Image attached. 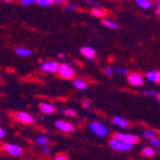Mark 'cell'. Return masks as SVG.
Here are the masks:
<instances>
[{"label":"cell","instance_id":"6da1fadb","mask_svg":"<svg viewBox=\"0 0 160 160\" xmlns=\"http://www.w3.org/2000/svg\"><path fill=\"white\" fill-rule=\"evenodd\" d=\"M110 147L114 149L115 151H130L132 149V146L133 144H130L128 142H124V141H121L119 139H111L110 140Z\"/></svg>","mask_w":160,"mask_h":160},{"label":"cell","instance_id":"7a4b0ae2","mask_svg":"<svg viewBox=\"0 0 160 160\" xmlns=\"http://www.w3.org/2000/svg\"><path fill=\"white\" fill-rule=\"evenodd\" d=\"M90 129L93 133H95L96 136L99 137H105L109 132L108 128L104 126L103 123L99 122V121H93V122L90 123Z\"/></svg>","mask_w":160,"mask_h":160},{"label":"cell","instance_id":"3957f363","mask_svg":"<svg viewBox=\"0 0 160 160\" xmlns=\"http://www.w3.org/2000/svg\"><path fill=\"white\" fill-rule=\"evenodd\" d=\"M58 73L62 78H65V80H71V78H74L75 71L71 65H68L67 63H63V64L59 65L58 67Z\"/></svg>","mask_w":160,"mask_h":160},{"label":"cell","instance_id":"277c9868","mask_svg":"<svg viewBox=\"0 0 160 160\" xmlns=\"http://www.w3.org/2000/svg\"><path fill=\"white\" fill-rule=\"evenodd\" d=\"M113 138L119 139L121 141L128 142L130 144H134L139 142V138L134 134H130V133H114L113 134Z\"/></svg>","mask_w":160,"mask_h":160},{"label":"cell","instance_id":"5b68a950","mask_svg":"<svg viewBox=\"0 0 160 160\" xmlns=\"http://www.w3.org/2000/svg\"><path fill=\"white\" fill-rule=\"evenodd\" d=\"M58 67L59 64L55 61H48V62H44L40 68L42 71L45 73H56L58 72Z\"/></svg>","mask_w":160,"mask_h":160},{"label":"cell","instance_id":"8992f818","mask_svg":"<svg viewBox=\"0 0 160 160\" xmlns=\"http://www.w3.org/2000/svg\"><path fill=\"white\" fill-rule=\"evenodd\" d=\"M3 149L8 152L9 155L13 156V157H19V156L22 155V148L17 146V144L6 143L5 146H3Z\"/></svg>","mask_w":160,"mask_h":160},{"label":"cell","instance_id":"52a82bcc","mask_svg":"<svg viewBox=\"0 0 160 160\" xmlns=\"http://www.w3.org/2000/svg\"><path fill=\"white\" fill-rule=\"evenodd\" d=\"M55 127H56L58 130L63 131V132H73L74 131V126H73L72 123L67 122V121H63V120H58L55 122Z\"/></svg>","mask_w":160,"mask_h":160},{"label":"cell","instance_id":"ba28073f","mask_svg":"<svg viewBox=\"0 0 160 160\" xmlns=\"http://www.w3.org/2000/svg\"><path fill=\"white\" fill-rule=\"evenodd\" d=\"M128 82L130 83L131 85H133V86H141V85H143V83H144L143 78H142L140 74H138V73L129 74Z\"/></svg>","mask_w":160,"mask_h":160},{"label":"cell","instance_id":"9c48e42d","mask_svg":"<svg viewBox=\"0 0 160 160\" xmlns=\"http://www.w3.org/2000/svg\"><path fill=\"white\" fill-rule=\"evenodd\" d=\"M16 119L19 122L25 123V124H32L34 123V118L27 112H17L16 113Z\"/></svg>","mask_w":160,"mask_h":160},{"label":"cell","instance_id":"30bf717a","mask_svg":"<svg viewBox=\"0 0 160 160\" xmlns=\"http://www.w3.org/2000/svg\"><path fill=\"white\" fill-rule=\"evenodd\" d=\"M81 54H82L83 56L86 57L88 59H93L95 57V51H94L92 47H88V46H85V47H82L80 49Z\"/></svg>","mask_w":160,"mask_h":160},{"label":"cell","instance_id":"8fae6325","mask_svg":"<svg viewBox=\"0 0 160 160\" xmlns=\"http://www.w3.org/2000/svg\"><path fill=\"white\" fill-rule=\"evenodd\" d=\"M39 109L44 114H53L56 111V109H55V107H54L53 104H49V103H40Z\"/></svg>","mask_w":160,"mask_h":160},{"label":"cell","instance_id":"7c38bea8","mask_svg":"<svg viewBox=\"0 0 160 160\" xmlns=\"http://www.w3.org/2000/svg\"><path fill=\"white\" fill-rule=\"evenodd\" d=\"M112 122H113V124L120 127V128H127V127L129 126V121H127L126 119L122 117H114L112 119Z\"/></svg>","mask_w":160,"mask_h":160},{"label":"cell","instance_id":"4fadbf2b","mask_svg":"<svg viewBox=\"0 0 160 160\" xmlns=\"http://www.w3.org/2000/svg\"><path fill=\"white\" fill-rule=\"evenodd\" d=\"M147 78L152 83H159L160 81V73L158 71H150L147 73Z\"/></svg>","mask_w":160,"mask_h":160},{"label":"cell","instance_id":"5bb4252c","mask_svg":"<svg viewBox=\"0 0 160 160\" xmlns=\"http://www.w3.org/2000/svg\"><path fill=\"white\" fill-rule=\"evenodd\" d=\"M136 3L144 10H149L152 7L151 0H136Z\"/></svg>","mask_w":160,"mask_h":160},{"label":"cell","instance_id":"9a60e30c","mask_svg":"<svg viewBox=\"0 0 160 160\" xmlns=\"http://www.w3.org/2000/svg\"><path fill=\"white\" fill-rule=\"evenodd\" d=\"M73 85H74L76 88H78V90H81V91H84V90L88 88V83H86L84 80H81V78H76V80H74Z\"/></svg>","mask_w":160,"mask_h":160},{"label":"cell","instance_id":"2e32d148","mask_svg":"<svg viewBox=\"0 0 160 160\" xmlns=\"http://www.w3.org/2000/svg\"><path fill=\"white\" fill-rule=\"evenodd\" d=\"M16 54L19 55V56H22V57H28L32 55V51L28 49V48H25V47H17L16 48Z\"/></svg>","mask_w":160,"mask_h":160},{"label":"cell","instance_id":"e0dca14e","mask_svg":"<svg viewBox=\"0 0 160 160\" xmlns=\"http://www.w3.org/2000/svg\"><path fill=\"white\" fill-rule=\"evenodd\" d=\"M142 136H143L144 139H152V138H156L157 136V131L152 130V129H147V130H144L142 132Z\"/></svg>","mask_w":160,"mask_h":160},{"label":"cell","instance_id":"ac0fdd59","mask_svg":"<svg viewBox=\"0 0 160 160\" xmlns=\"http://www.w3.org/2000/svg\"><path fill=\"white\" fill-rule=\"evenodd\" d=\"M35 142H36L38 146H43L44 147V146H48V143H49V139L45 136H40L35 140Z\"/></svg>","mask_w":160,"mask_h":160},{"label":"cell","instance_id":"d6986e66","mask_svg":"<svg viewBox=\"0 0 160 160\" xmlns=\"http://www.w3.org/2000/svg\"><path fill=\"white\" fill-rule=\"evenodd\" d=\"M155 153H156L155 150L152 149L151 147H144L143 149H142V155L147 158H152L155 156Z\"/></svg>","mask_w":160,"mask_h":160},{"label":"cell","instance_id":"ffe728a7","mask_svg":"<svg viewBox=\"0 0 160 160\" xmlns=\"http://www.w3.org/2000/svg\"><path fill=\"white\" fill-rule=\"evenodd\" d=\"M103 25L104 26H107L108 28H111V29H118V28H119V24H118V22H112V20H109V19H104Z\"/></svg>","mask_w":160,"mask_h":160},{"label":"cell","instance_id":"44dd1931","mask_svg":"<svg viewBox=\"0 0 160 160\" xmlns=\"http://www.w3.org/2000/svg\"><path fill=\"white\" fill-rule=\"evenodd\" d=\"M92 15L95 17H99V18H104L105 12H104L103 9H101V8H93L92 9Z\"/></svg>","mask_w":160,"mask_h":160},{"label":"cell","instance_id":"7402d4cb","mask_svg":"<svg viewBox=\"0 0 160 160\" xmlns=\"http://www.w3.org/2000/svg\"><path fill=\"white\" fill-rule=\"evenodd\" d=\"M35 2L38 3L42 7H49L51 5H53L52 0H35Z\"/></svg>","mask_w":160,"mask_h":160},{"label":"cell","instance_id":"603a6c76","mask_svg":"<svg viewBox=\"0 0 160 160\" xmlns=\"http://www.w3.org/2000/svg\"><path fill=\"white\" fill-rule=\"evenodd\" d=\"M61 112H63L67 117H75L76 115V111L74 109H66V110H61Z\"/></svg>","mask_w":160,"mask_h":160},{"label":"cell","instance_id":"cb8c5ba5","mask_svg":"<svg viewBox=\"0 0 160 160\" xmlns=\"http://www.w3.org/2000/svg\"><path fill=\"white\" fill-rule=\"evenodd\" d=\"M142 94H143V95H146V96H151V98H155V96H156V99L159 100V93H158V92H156V91H144Z\"/></svg>","mask_w":160,"mask_h":160},{"label":"cell","instance_id":"d4e9b609","mask_svg":"<svg viewBox=\"0 0 160 160\" xmlns=\"http://www.w3.org/2000/svg\"><path fill=\"white\" fill-rule=\"evenodd\" d=\"M115 71H117L118 73H120L121 75H128V73H129L128 68H124V67H117Z\"/></svg>","mask_w":160,"mask_h":160},{"label":"cell","instance_id":"484cf974","mask_svg":"<svg viewBox=\"0 0 160 160\" xmlns=\"http://www.w3.org/2000/svg\"><path fill=\"white\" fill-rule=\"evenodd\" d=\"M150 143L153 146V147H156V148H159V146H160V141H159V139L158 138H152V139H150Z\"/></svg>","mask_w":160,"mask_h":160},{"label":"cell","instance_id":"4316f807","mask_svg":"<svg viewBox=\"0 0 160 160\" xmlns=\"http://www.w3.org/2000/svg\"><path fill=\"white\" fill-rule=\"evenodd\" d=\"M65 8H66V10H68V11H73L78 8V5H76V3H67V5L65 6Z\"/></svg>","mask_w":160,"mask_h":160},{"label":"cell","instance_id":"83f0119b","mask_svg":"<svg viewBox=\"0 0 160 160\" xmlns=\"http://www.w3.org/2000/svg\"><path fill=\"white\" fill-rule=\"evenodd\" d=\"M20 1V3H22V6H32L34 5L35 2V0H19Z\"/></svg>","mask_w":160,"mask_h":160},{"label":"cell","instance_id":"f1b7e54d","mask_svg":"<svg viewBox=\"0 0 160 160\" xmlns=\"http://www.w3.org/2000/svg\"><path fill=\"white\" fill-rule=\"evenodd\" d=\"M104 72H105V74L107 75H109V76H112L113 75V68L112 67H110V66H108V67H105V69H104Z\"/></svg>","mask_w":160,"mask_h":160},{"label":"cell","instance_id":"f546056e","mask_svg":"<svg viewBox=\"0 0 160 160\" xmlns=\"http://www.w3.org/2000/svg\"><path fill=\"white\" fill-rule=\"evenodd\" d=\"M82 105H83V107H84V108H88H88L91 107V102L88 101V100H83Z\"/></svg>","mask_w":160,"mask_h":160},{"label":"cell","instance_id":"4dcf8cb0","mask_svg":"<svg viewBox=\"0 0 160 160\" xmlns=\"http://www.w3.org/2000/svg\"><path fill=\"white\" fill-rule=\"evenodd\" d=\"M54 160H68V159H67L66 156H64V155H58V156H56V157L54 158Z\"/></svg>","mask_w":160,"mask_h":160},{"label":"cell","instance_id":"1f68e13d","mask_svg":"<svg viewBox=\"0 0 160 160\" xmlns=\"http://www.w3.org/2000/svg\"><path fill=\"white\" fill-rule=\"evenodd\" d=\"M43 152H44V153H46V155L51 153V148L48 147V146H44V147H43Z\"/></svg>","mask_w":160,"mask_h":160},{"label":"cell","instance_id":"d6a6232c","mask_svg":"<svg viewBox=\"0 0 160 160\" xmlns=\"http://www.w3.org/2000/svg\"><path fill=\"white\" fill-rule=\"evenodd\" d=\"M53 3H57V5H63V3L66 2V0H52Z\"/></svg>","mask_w":160,"mask_h":160},{"label":"cell","instance_id":"836d02e7","mask_svg":"<svg viewBox=\"0 0 160 160\" xmlns=\"http://www.w3.org/2000/svg\"><path fill=\"white\" fill-rule=\"evenodd\" d=\"M5 136H6V132H5V130H3L1 127H0V139H2V138H5Z\"/></svg>","mask_w":160,"mask_h":160},{"label":"cell","instance_id":"e575fe53","mask_svg":"<svg viewBox=\"0 0 160 160\" xmlns=\"http://www.w3.org/2000/svg\"><path fill=\"white\" fill-rule=\"evenodd\" d=\"M156 15H157V16H159L160 15V8L159 7H157V9H156Z\"/></svg>","mask_w":160,"mask_h":160},{"label":"cell","instance_id":"d590c367","mask_svg":"<svg viewBox=\"0 0 160 160\" xmlns=\"http://www.w3.org/2000/svg\"><path fill=\"white\" fill-rule=\"evenodd\" d=\"M59 58H62V59H63V58H65V54H63V53H61V54H59Z\"/></svg>","mask_w":160,"mask_h":160},{"label":"cell","instance_id":"8d00e7d4","mask_svg":"<svg viewBox=\"0 0 160 160\" xmlns=\"http://www.w3.org/2000/svg\"><path fill=\"white\" fill-rule=\"evenodd\" d=\"M155 5H156V7H159V0H156Z\"/></svg>","mask_w":160,"mask_h":160},{"label":"cell","instance_id":"74e56055","mask_svg":"<svg viewBox=\"0 0 160 160\" xmlns=\"http://www.w3.org/2000/svg\"><path fill=\"white\" fill-rule=\"evenodd\" d=\"M2 1H5V2H10V1H12V0H2Z\"/></svg>","mask_w":160,"mask_h":160}]
</instances>
